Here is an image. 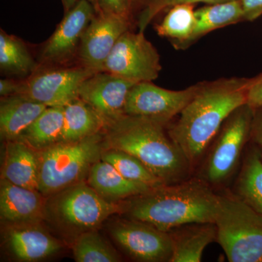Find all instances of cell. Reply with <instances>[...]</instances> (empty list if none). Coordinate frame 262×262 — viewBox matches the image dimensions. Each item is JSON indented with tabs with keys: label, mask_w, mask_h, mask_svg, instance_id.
<instances>
[{
	"label": "cell",
	"mask_w": 262,
	"mask_h": 262,
	"mask_svg": "<svg viewBox=\"0 0 262 262\" xmlns=\"http://www.w3.org/2000/svg\"><path fill=\"white\" fill-rule=\"evenodd\" d=\"M251 79L230 78L202 83L192 101L168 129L194 170L202 162L224 122L247 103Z\"/></svg>",
	"instance_id": "1"
},
{
	"label": "cell",
	"mask_w": 262,
	"mask_h": 262,
	"mask_svg": "<svg viewBox=\"0 0 262 262\" xmlns=\"http://www.w3.org/2000/svg\"><path fill=\"white\" fill-rule=\"evenodd\" d=\"M218 193L200 177L163 184L128 199L123 211L163 232L189 223H214Z\"/></svg>",
	"instance_id": "2"
},
{
	"label": "cell",
	"mask_w": 262,
	"mask_h": 262,
	"mask_svg": "<svg viewBox=\"0 0 262 262\" xmlns=\"http://www.w3.org/2000/svg\"><path fill=\"white\" fill-rule=\"evenodd\" d=\"M165 128L149 119L124 115L105 127L104 145L136 157L163 184L183 182L194 170Z\"/></svg>",
	"instance_id": "3"
},
{
	"label": "cell",
	"mask_w": 262,
	"mask_h": 262,
	"mask_svg": "<svg viewBox=\"0 0 262 262\" xmlns=\"http://www.w3.org/2000/svg\"><path fill=\"white\" fill-rule=\"evenodd\" d=\"M216 242L230 262H262V217L232 191L218 193Z\"/></svg>",
	"instance_id": "4"
},
{
	"label": "cell",
	"mask_w": 262,
	"mask_h": 262,
	"mask_svg": "<svg viewBox=\"0 0 262 262\" xmlns=\"http://www.w3.org/2000/svg\"><path fill=\"white\" fill-rule=\"evenodd\" d=\"M37 153L38 190L51 195L75 185L99 160L102 137L97 134L80 141L58 142Z\"/></svg>",
	"instance_id": "5"
},
{
	"label": "cell",
	"mask_w": 262,
	"mask_h": 262,
	"mask_svg": "<svg viewBox=\"0 0 262 262\" xmlns=\"http://www.w3.org/2000/svg\"><path fill=\"white\" fill-rule=\"evenodd\" d=\"M253 113L247 103L234 110L208 148L198 177L213 189L225 186L238 168L251 138Z\"/></svg>",
	"instance_id": "6"
},
{
	"label": "cell",
	"mask_w": 262,
	"mask_h": 262,
	"mask_svg": "<svg viewBox=\"0 0 262 262\" xmlns=\"http://www.w3.org/2000/svg\"><path fill=\"white\" fill-rule=\"evenodd\" d=\"M161 70L159 53L144 32L128 30L114 46L103 72L139 83L156 80Z\"/></svg>",
	"instance_id": "7"
},
{
	"label": "cell",
	"mask_w": 262,
	"mask_h": 262,
	"mask_svg": "<svg viewBox=\"0 0 262 262\" xmlns=\"http://www.w3.org/2000/svg\"><path fill=\"white\" fill-rule=\"evenodd\" d=\"M201 84L182 91H170L151 82L136 83L127 95L125 115L144 117L166 127L192 101Z\"/></svg>",
	"instance_id": "8"
},
{
	"label": "cell",
	"mask_w": 262,
	"mask_h": 262,
	"mask_svg": "<svg viewBox=\"0 0 262 262\" xmlns=\"http://www.w3.org/2000/svg\"><path fill=\"white\" fill-rule=\"evenodd\" d=\"M55 201L53 208L58 219L76 229H94L110 215L123 211V205L105 199L87 184L63 189Z\"/></svg>",
	"instance_id": "9"
},
{
	"label": "cell",
	"mask_w": 262,
	"mask_h": 262,
	"mask_svg": "<svg viewBox=\"0 0 262 262\" xmlns=\"http://www.w3.org/2000/svg\"><path fill=\"white\" fill-rule=\"evenodd\" d=\"M96 72L82 66L47 67L20 82L18 94L24 95L47 106H65L79 98L82 82Z\"/></svg>",
	"instance_id": "10"
},
{
	"label": "cell",
	"mask_w": 262,
	"mask_h": 262,
	"mask_svg": "<svg viewBox=\"0 0 262 262\" xmlns=\"http://www.w3.org/2000/svg\"><path fill=\"white\" fill-rule=\"evenodd\" d=\"M117 244L136 261L170 262L173 254L168 232L135 220L119 221L110 229Z\"/></svg>",
	"instance_id": "11"
},
{
	"label": "cell",
	"mask_w": 262,
	"mask_h": 262,
	"mask_svg": "<svg viewBox=\"0 0 262 262\" xmlns=\"http://www.w3.org/2000/svg\"><path fill=\"white\" fill-rule=\"evenodd\" d=\"M96 14L94 7L88 0H78L45 43L39 53V63L53 67L72 61L77 56L84 31Z\"/></svg>",
	"instance_id": "12"
},
{
	"label": "cell",
	"mask_w": 262,
	"mask_h": 262,
	"mask_svg": "<svg viewBox=\"0 0 262 262\" xmlns=\"http://www.w3.org/2000/svg\"><path fill=\"white\" fill-rule=\"evenodd\" d=\"M131 19L100 12L84 31L77 57L81 66L103 72L108 56L117 40L130 29Z\"/></svg>",
	"instance_id": "13"
},
{
	"label": "cell",
	"mask_w": 262,
	"mask_h": 262,
	"mask_svg": "<svg viewBox=\"0 0 262 262\" xmlns=\"http://www.w3.org/2000/svg\"><path fill=\"white\" fill-rule=\"evenodd\" d=\"M135 84L108 72H96L81 84L79 98L94 108L106 125L125 115L127 95Z\"/></svg>",
	"instance_id": "14"
},
{
	"label": "cell",
	"mask_w": 262,
	"mask_h": 262,
	"mask_svg": "<svg viewBox=\"0 0 262 262\" xmlns=\"http://www.w3.org/2000/svg\"><path fill=\"white\" fill-rule=\"evenodd\" d=\"M43 194L1 179L0 214L11 225L38 224L44 218Z\"/></svg>",
	"instance_id": "15"
},
{
	"label": "cell",
	"mask_w": 262,
	"mask_h": 262,
	"mask_svg": "<svg viewBox=\"0 0 262 262\" xmlns=\"http://www.w3.org/2000/svg\"><path fill=\"white\" fill-rule=\"evenodd\" d=\"M37 225H11L5 231V244L19 261H39L61 248L56 239Z\"/></svg>",
	"instance_id": "16"
},
{
	"label": "cell",
	"mask_w": 262,
	"mask_h": 262,
	"mask_svg": "<svg viewBox=\"0 0 262 262\" xmlns=\"http://www.w3.org/2000/svg\"><path fill=\"white\" fill-rule=\"evenodd\" d=\"M48 106L22 94L2 98L0 134L4 140L19 139Z\"/></svg>",
	"instance_id": "17"
},
{
	"label": "cell",
	"mask_w": 262,
	"mask_h": 262,
	"mask_svg": "<svg viewBox=\"0 0 262 262\" xmlns=\"http://www.w3.org/2000/svg\"><path fill=\"white\" fill-rule=\"evenodd\" d=\"M2 179L38 190L39 158L35 149L18 139L8 141L2 167Z\"/></svg>",
	"instance_id": "18"
},
{
	"label": "cell",
	"mask_w": 262,
	"mask_h": 262,
	"mask_svg": "<svg viewBox=\"0 0 262 262\" xmlns=\"http://www.w3.org/2000/svg\"><path fill=\"white\" fill-rule=\"evenodd\" d=\"M168 232L173 247L170 262L201 261L205 248L216 241V226L212 222L187 224Z\"/></svg>",
	"instance_id": "19"
},
{
	"label": "cell",
	"mask_w": 262,
	"mask_h": 262,
	"mask_svg": "<svg viewBox=\"0 0 262 262\" xmlns=\"http://www.w3.org/2000/svg\"><path fill=\"white\" fill-rule=\"evenodd\" d=\"M89 185L108 201L130 199L151 189V187L128 180L107 162H96L89 170Z\"/></svg>",
	"instance_id": "20"
},
{
	"label": "cell",
	"mask_w": 262,
	"mask_h": 262,
	"mask_svg": "<svg viewBox=\"0 0 262 262\" xmlns=\"http://www.w3.org/2000/svg\"><path fill=\"white\" fill-rule=\"evenodd\" d=\"M232 192L262 217V160L252 144L245 152Z\"/></svg>",
	"instance_id": "21"
},
{
	"label": "cell",
	"mask_w": 262,
	"mask_h": 262,
	"mask_svg": "<svg viewBox=\"0 0 262 262\" xmlns=\"http://www.w3.org/2000/svg\"><path fill=\"white\" fill-rule=\"evenodd\" d=\"M101 117L87 103L76 98L64 106V125L61 142L82 140L105 128Z\"/></svg>",
	"instance_id": "22"
},
{
	"label": "cell",
	"mask_w": 262,
	"mask_h": 262,
	"mask_svg": "<svg viewBox=\"0 0 262 262\" xmlns=\"http://www.w3.org/2000/svg\"><path fill=\"white\" fill-rule=\"evenodd\" d=\"M63 125L64 106H48L24 131L18 140L40 151L61 142Z\"/></svg>",
	"instance_id": "23"
},
{
	"label": "cell",
	"mask_w": 262,
	"mask_h": 262,
	"mask_svg": "<svg viewBox=\"0 0 262 262\" xmlns=\"http://www.w3.org/2000/svg\"><path fill=\"white\" fill-rule=\"evenodd\" d=\"M195 28L187 45L215 29L244 20L241 0L203 7L195 10Z\"/></svg>",
	"instance_id": "24"
},
{
	"label": "cell",
	"mask_w": 262,
	"mask_h": 262,
	"mask_svg": "<svg viewBox=\"0 0 262 262\" xmlns=\"http://www.w3.org/2000/svg\"><path fill=\"white\" fill-rule=\"evenodd\" d=\"M0 69L4 73L26 76L37 70V64L25 43L15 37L0 32Z\"/></svg>",
	"instance_id": "25"
},
{
	"label": "cell",
	"mask_w": 262,
	"mask_h": 262,
	"mask_svg": "<svg viewBox=\"0 0 262 262\" xmlns=\"http://www.w3.org/2000/svg\"><path fill=\"white\" fill-rule=\"evenodd\" d=\"M195 26L194 5L179 4L171 7L163 21L157 26L156 32L184 46L192 37Z\"/></svg>",
	"instance_id": "26"
},
{
	"label": "cell",
	"mask_w": 262,
	"mask_h": 262,
	"mask_svg": "<svg viewBox=\"0 0 262 262\" xmlns=\"http://www.w3.org/2000/svg\"><path fill=\"white\" fill-rule=\"evenodd\" d=\"M101 160L111 164L125 178L154 188L163 185L140 160L125 151L107 149L102 151Z\"/></svg>",
	"instance_id": "27"
},
{
	"label": "cell",
	"mask_w": 262,
	"mask_h": 262,
	"mask_svg": "<svg viewBox=\"0 0 262 262\" xmlns=\"http://www.w3.org/2000/svg\"><path fill=\"white\" fill-rule=\"evenodd\" d=\"M77 262H117L120 257L104 239L94 231L81 234L73 247Z\"/></svg>",
	"instance_id": "28"
},
{
	"label": "cell",
	"mask_w": 262,
	"mask_h": 262,
	"mask_svg": "<svg viewBox=\"0 0 262 262\" xmlns=\"http://www.w3.org/2000/svg\"><path fill=\"white\" fill-rule=\"evenodd\" d=\"M232 0H149L144 5V10L141 12L138 21L139 32H144L150 22L160 12L167 8H171L179 4H193L203 3L208 5L225 3Z\"/></svg>",
	"instance_id": "29"
},
{
	"label": "cell",
	"mask_w": 262,
	"mask_h": 262,
	"mask_svg": "<svg viewBox=\"0 0 262 262\" xmlns=\"http://www.w3.org/2000/svg\"><path fill=\"white\" fill-rule=\"evenodd\" d=\"M101 12L131 19L134 5L131 0H98Z\"/></svg>",
	"instance_id": "30"
},
{
	"label": "cell",
	"mask_w": 262,
	"mask_h": 262,
	"mask_svg": "<svg viewBox=\"0 0 262 262\" xmlns=\"http://www.w3.org/2000/svg\"><path fill=\"white\" fill-rule=\"evenodd\" d=\"M253 110L250 141L257 148L262 160V106Z\"/></svg>",
	"instance_id": "31"
},
{
	"label": "cell",
	"mask_w": 262,
	"mask_h": 262,
	"mask_svg": "<svg viewBox=\"0 0 262 262\" xmlns=\"http://www.w3.org/2000/svg\"><path fill=\"white\" fill-rule=\"evenodd\" d=\"M246 103L253 108L262 106V74L251 79L248 88Z\"/></svg>",
	"instance_id": "32"
},
{
	"label": "cell",
	"mask_w": 262,
	"mask_h": 262,
	"mask_svg": "<svg viewBox=\"0 0 262 262\" xmlns=\"http://www.w3.org/2000/svg\"><path fill=\"white\" fill-rule=\"evenodd\" d=\"M244 20L253 21L262 15V0H241Z\"/></svg>",
	"instance_id": "33"
},
{
	"label": "cell",
	"mask_w": 262,
	"mask_h": 262,
	"mask_svg": "<svg viewBox=\"0 0 262 262\" xmlns=\"http://www.w3.org/2000/svg\"><path fill=\"white\" fill-rule=\"evenodd\" d=\"M20 89V82L10 80V79H1L0 80V95L2 97L18 94Z\"/></svg>",
	"instance_id": "34"
},
{
	"label": "cell",
	"mask_w": 262,
	"mask_h": 262,
	"mask_svg": "<svg viewBox=\"0 0 262 262\" xmlns=\"http://www.w3.org/2000/svg\"><path fill=\"white\" fill-rule=\"evenodd\" d=\"M61 2L64 8L65 13H67L75 6L78 0H61Z\"/></svg>",
	"instance_id": "35"
},
{
	"label": "cell",
	"mask_w": 262,
	"mask_h": 262,
	"mask_svg": "<svg viewBox=\"0 0 262 262\" xmlns=\"http://www.w3.org/2000/svg\"><path fill=\"white\" fill-rule=\"evenodd\" d=\"M88 1L91 3L93 6L94 7L96 13H99L100 12H101V8H100L99 2H98V0H88Z\"/></svg>",
	"instance_id": "36"
},
{
	"label": "cell",
	"mask_w": 262,
	"mask_h": 262,
	"mask_svg": "<svg viewBox=\"0 0 262 262\" xmlns=\"http://www.w3.org/2000/svg\"><path fill=\"white\" fill-rule=\"evenodd\" d=\"M149 0H131L132 4L134 7L137 6V5H145L148 3Z\"/></svg>",
	"instance_id": "37"
}]
</instances>
